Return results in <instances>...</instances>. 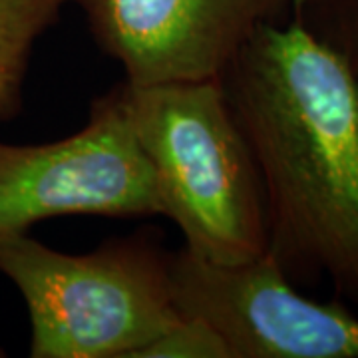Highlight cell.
Here are the masks:
<instances>
[{
    "instance_id": "cell-1",
    "label": "cell",
    "mask_w": 358,
    "mask_h": 358,
    "mask_svg": "<svg viewBox=\"0 0 358 358\" xmlns=\"http://www.w3.org/2000/svg\"><path fill=\"white\" fill-rule=\"evenodd\" d=\"M221 82L263 181L267 255L296 287L358 303V74L291 14Z\"/></svg>"
},
{
    "instance_id": "cell-2",
    "label": "cell",
    "mask_w": 358,
    "mask_h": 358,
    "mask_svg": "<svg viewBox=\"0 0 358 358\" xmlns=\"http://www.w3.org/2000/svg\"><path fill=\"white\" fill-rule=\"evenodd\" d=\"M129 124L154 171L159 215L197 257L245 263L267 253V201L255 155L221 78L120 82Z\"/></svg>"
},
{
    "instance_id": "cell-3",
    "label": "cell",
    "mask_w": 358,
    "mask_h": 358,
    "mask_svg": "<svg viewBox=\"0 0 358 358\" xmlns=\"http://www.w3.org/2000/svg\"><path fill=\"white\" fill-rule=\"evenodd\" d=\"M169 263L150 229L80 255L28 233L0 237V275L24 301L32 358H141L183 317Z\"/></svg>"
},
{
    "instance_id": "cell-4",
    "label": "cell",
    "mask_w": 358,
    "mask_h": 358,
    "mask_svg": "<svg viewBox=\"0 0 358 358\" xmlns=\"http://www.w3.org/2000/svg\"><path fill=\"white\" fill-rule=\"evenodd\" d=\"M62 215H159L157 185L115 84L86 126L48 143L0 141V237Z\"/></svg>"
},
{
    "instance_id": "cell-5",
    "label": "cell",
    "mask_w": 358,
    "mask_h": 358,
    "mask_svg": "<svg viewBox=\"0 0 358 358\" xmlns=\"http://www.w3.org/2000/svg\"><path fill=\"white\" fill-rule=\"evenodd\" d=\"M169 275L179 313L207 322L231 358H358V315L305 296L267 253L225 265L179 247Z\"/></svg>"
},
{
    "instance_id": "cell-6",
    "label": "cell",
    "mask_w": 358,
    "mask_h": 358,
    "mask_svg": "<svg viewBox=\"0 0 358 358\" xmlns=\"http://www.w3.org/2000/svg\"><path fill=\"white\" fill-rule=\"evenodd\" d=\"M294 0H74L103 54L129 84L221 78L265 24Z\"/></svg>"
},
{
    "instance_id": "cell-7",
    "label": "cell",
    "mask_w": 358,
    "mask_h": 358,
    "mask_svg": "<svg viewBox=\"0 0 358 358\" xmlns=\"http://www.w3.org/2000/svg\"><path fill=\"white\" fill-rule=\"evenodd\" d=\"M68 4L74 0H0V122L22 112L32 54Z\"/></svg>"
},
{
    "instance_id": "cell-8",
    "label": "cell",
    "mask_w": 358,
    "mask_h": 358,
    "mask_svg": "<svg viewBox=\"0 0 358 358\" xmlns=\"http://www.w3.org/2000/svg\"><path fill=\"white\" fill-rule=\"evenodd\" d=\"M291 14L358 74V0H294Z\"/></svg>"
},
{
    "instance_id": "cell-9",
    "label": "cell",
    "mask_w": 358,
    "mask_h": 358,
    "mask_svg": "<svg viewBox=\"0 0 358 358\" xmlns=\"http://www.w3.org/2000/svg\"><path fill=\"white\" fill-rule=\"evenodd\" d=\"M141 358H231L225 343L207 322L193 317L181 319L155 338Z\"/></svg>"
},
{
    "instance_id": "cell-10",
    "label": "cell",
    "mask_w": 358,
    "mask_h": 358,
    "mask_svg": "<svg viewBox=\"0 0 358 358\" xmlns=\"http://www.w3.org/2000/svg\"><path fill=\"white\" fill-rule=\"evenodd\" d=\"M2 357H6V352H4V350L0 348V358H2Z\"/></svg>"
}]
</instances>
